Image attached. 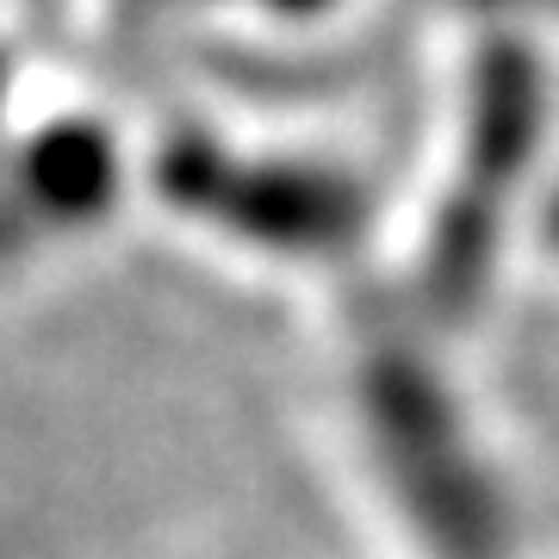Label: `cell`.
Masks as SVG:
<instances>
[{
  "mask_svg": "<svg viewBox=\"0 0 559 559\" xmlns=\"http://www.w3.org/2000/svg\"><path fill=\"white\" fill-rule=\"evenodd\" d=\"M156 175L175 205L280 255H336L367 218L355 180L311 162H242L205 138H175Z\"/></svg>",
  "mask_w": 559,
  "mask_h": 559,
  "instance_id": "cell-1",
  "label": "cell"
},
{
  "mask_svg": "<svg viewBox=\"0 0 559 559\" xmlns=\"http://www.w3.org/2000/svg\"><path fill=\"white\" fill-rule=\"evenodd\" d=\"M367 423L385 448L392 485L417 510L441 559H498V503L485 491L473 454L460 448L454 411L411 355H380L360 380Z\"/></svg>",
  "mask_w": 559,
  "mask_h": 559,
  "instance_id": "cell-2",
  "label": "cell"
},
{
  "mask_svg": "<svg viewBox=\"0 0 559 559\" xmlns=\"http://www.w3.org/2000/svg\"><path fill=\"white\" fill-rule=\"evenodd\" d=\"M535 119V62L510 44H491L479 62V81H473V143H466L473 156H466V175L454 180V200L436 224V255H429V293H436L441 311H460L479 293L491 237H498L503 187L528 168Z\"/></svg>",
  "mask_w": 559,
  "mask_h": 559,
  "instance_id": "cell-3",
  "label": "cell"
},
{
  "mask_svg": "<svg viewBox=\"0 0 559 559\" xmlns=\"http://www.w3.org/2000/svg\"><path fill=\"white\" fill-rule=\"evenodd\" d=\"M119 193V150L100 124L62 119L25 143L0 180V237L94 224Z\"/></svg>",
  "mask_w": 559,
  "mask_h": 559,
  "instance_id": "cell-4",
  "label": "cell"
},
{
  "mask_svg": "<svg viewBox=\"0 0 559 559\" xmlns=\"http://www.w3.org/2000/svg\"><path fill=\"white\" fill-rule=\"evenodd\" d=\"M261 7H267V13H323L330 0H261Z\"/></svg>",
  "mask_w": 559,
  "mask_h": 559,
  "instance_id": "cell-5",
  "label": "cell"
},
{
  "mask_svg": "<svg viewBox=\"0 0 559 559\" xmlns=\"http://www.w3.org/2000/svg\"><path fill=\"white\" fill-rule=\"evenodd\" d=\"M554 237H559V205H554Z\"/></svg>",
  "mask_w": 559,
  "mask_h": 559,
  "instance_id": "cell-6",
  "label": "cell"
},
{
  "mask_svg": "<svg viewBox=\"0 0 559 559\" xmlns=\"http://www.w3.org/2000/svg\"><path fill=\"white\" fill-rule=\"evenodd\" d=\"M0 87H7V62H0Z\"/></svg>",
  "mask_w": 559,
  "mask_h": 559,
  "instance_id": "cell-7",
  "label": "cell"
}]
</instances>
